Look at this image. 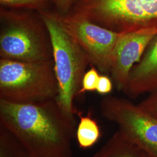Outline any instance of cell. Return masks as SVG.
Instances as JSON below:
<instances>
[{"mask_svg": "<svg viewBox=\"0 0 157 157\" xmlns=\"http://www.w3.org/2000/svg\"><path fill=\"white\" fill-rule=\"evenodd\" d=\"M0 124L32 157H73L75 118L62 110L56 98L25 104L0 100Z\"/></svg>", "mask_w": 157, "mask_h": 157, "instance_id": "6da1fadb", "label": "cell"}, {"mask_svg": "<svg viewBox=\"0 0 157 157\" xmlns=\"http://www.w3.org/2000/svg\"><path fill=\"white\" fill-rule=\"evenodd\" d=\"M39 14L50 36L58 94L56 100L62 110L74 117L78 114L73 101L82 88L89 58L77 42L62 27L56 13L41 10Z\"/></svg>", "mask_w": 157, "mask_h": 157, "instance_id": "7a4b0ae2", "label": "cell"}, {"mask_svg": "<svg viewBox=\"0 0 157 157\" xmlns=\"http://www.w3.org/2000/svg\"><path fill=\"white\" fill-rule=\"evenodd\" d=\"M1 58L25 62L53 59L50 36L39 14L1 10Z\"/></svg>", "mask_w": 157, "mask_h": 157, "instance_id": "3957f363", "label": "cell"}, {"mask_svg": "<svg viewBox=\"0 0 157 157\" xmlns=\"http://www.w3.org/2000/svg\"><path fill=\"white\" fill-rule=\"evenodd\" d=\"M58 94L53 59L36 62L0 59V100L34 103L56 98Z\"/></svg>", "mask_w": 157, "mask_h": 157, "instance_id": "277c9868", "label": "cell"}, {"mask_svg": "<svg viewBox=\"0 0 157 157\" xmlns=\"http://www.w3.org/2000/svg\"><path fill=\"white\" fill-rule=\"evenodd\" d=\"M69 13L118 33L157 30V0H75Z\"/></svg>", "mask_w": 157, "mask_h": 157, "instance_id": "5b68a950", "label": "cell"}, {"mask_svg": "<svg viewBox=\"0 0 157 157\" xmlns=\"http://www.w3.org/2000/svg\"><path fill=\"white\" fill-rule=\"evenodd\" d=\"M102 115L117 124L119 131L148 157H157V118L139 105L122 98L105 97Z\"/></svg>", "mask_w": 157, "mask_h": 157, "instance_id": "8992f818", "label": "cell"}, {"mask_svg": "<svg viewBox=\"0 0 157 157\" xmlns=\"http://www.w3.org/2000/svg\"><path fill=\"white\" fill-rule=\"evenodd\" d=\"M62 27L88 56L91 65L101 73H110L112 53L121 33L72 13H56Z\"/></svg>", "mask_w": 157, "mask_h": 157, "instance_id": "52a82bcc", "label": "cell"}, {"mask_svg": "<svg viewBox=\"0 0 157 157\" xmlns=\"http://www.w3.org/2000/svg\"><path fill=\"white\" fill-rule=\"evenodd\" d=\"M157 30L121 34L112 53L110 73L116 88L126 89L131 70L140 61Z\"/></svg>", "mask_w": 157, "mask_h": 157, "instance_id": "ba28073f", "label": "cell"}, {"mask_svg": "<svg viewBox=\"0 0 157 157\" xmlns=\"http://www.w3.org/2000/svg\"><path fill=\"white\" fill-rule=\"evenodd\" d=\"M157 89V34L147 46L140 61L130 71L124 93L131 98Z\"/></svg>", "mask_w": 157, "mask_h": 157, "instance_id": "9c48e42d", "label": "cell"}, {"mask_svg": "<svg viewBox=\"0 0 157 157\" xmlns=\"http://www.w3.org/2000/svg\"><path fill=\"white\" fill-rule=\"evenodd\" d=\"M93 157H148L119 130Z\"/></svg>", "mask_w": 157, "mask_h": 157, "instance_id": "30bf717a", "label": "cell"}, {"mask_svg": "<svg viewBox=\"0 0 157 157\" xmlns=\"http://www.w3.org/2000/svg\"><path fill=\"white\" fill-rule=\"evenodd\" d=\"M79 123L76 132V137L78 146L86 149L94 146L101 137V130L97 121L92 118L91 113L83 116L78 112Z\"/></svg>", "mask_w": 157, "mask_h": 157, "instance_id": "8fae6325", "label": "cell"}, {"mask_svg": "<svg viewBox=\"0 0 157 157\" xmlns=\"http://www.w3.org/2000/svg\"><path fill=\"white\" fill-rule=\"evenodd\" d=\"M0 157H32L17 137L1 124Z\"/></svg>", "mask_w": 157, "mask_h": 157, "instance_id": "7c38bea8", "label": "cell"}, {"mask_svg": "<svg viewBox=\"0 0 157 157\" xmlns=\"http://www.w3.org/2000/svg\"><path fill=\"white\" fill-rule=\"evenodd\" d=\"M91 66V67L84 74L82 80V88L79 90L78 95H81L87 91H93L96 90L100 75L97 68L92 65Z\"/></svg>", "mask_w": 157, "mask_h": 157, "instance_id": "4fadbf2b", "label": "cell"}, {"mask_svg": "<svg viewBox=\"0 0 157 157\" xmlns=\"http://www.w3.org/2000/svg\"><path fill=\"white\" fill-rule=\"evenodd\" d=\"M47 0H0L2 6L10 8H25L44 10L43 8Z\"/></svg>", "mask_w": 157, "mask_h": 157, "instance_id": "5bb4252c", "label": "cell"}, {"mask_svg": "<svg viewBox=\"0 0 157 157\" xmlns=\"http://www.w3.org/2000/svg\"><path fill=\"white\" fill-rule=\"evenodd\" d=\"M139 105L157 118V89L148 94Z\"/></svg>", "mask_w": 157, "mask_h": 157, "instance_id": "9a60e30c", "label": "cell"}, {"mask_svg": "<svg viewBox=\"0 0 157 157\" xmlns=\"http://www.w3.org/2000/svg\"><path fill=\"white\" fill-rule=\"evenodd\" d=\"M112 89L113 83L111 79L107 75H100L96 91L101 95H106L112 91Z\"/></svg>", "mask_w": 157, "mask_h": 157, "instance_id": "2e32d148", "label": "cell"}, {"mask_svg": "<svg viewBox=\"0 0 157 157\" xmlns=\"http://www.w3.org/2000/svg\"><path fill=\"white\" fill-rule=\"evenodd\" d=\"M56 7L58 13L65 15L71 11L75 0H51Z\"/></svg>", "mask_w": 157, "mask_h": 157, "instance_id": "e0dca14e", "label": "cell"}]
</instances>
